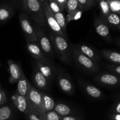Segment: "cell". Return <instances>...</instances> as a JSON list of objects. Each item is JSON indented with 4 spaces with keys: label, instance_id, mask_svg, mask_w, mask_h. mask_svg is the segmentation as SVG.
Returning <instances> with one entry per match:
<instances>
[{
    "label": "cell",
    "instance_id": "1",
    "mask_svg": "<svg viewBox=\"0 0 120 120\" xmlns=\"http://www.w3.org/2000/svg\"><path fill=\"white\" fill-rule=\"evenodd\" d=\"M49 38L51 42L52 48L56 55L63 63L70 65L72 62L70 43L68 39L57 35L52 32H49Z\"/></svg>",
    "mask_w": 120,
    "mask_h": 120
},
{
    "label": "cell",
    "instance_id": "2",
    "mask_svg": "<svg viewBox=\"0 0 120 120\" xmlns=\"http://www.w3.org/2000/svg\"><path fill=\"white\" fill-rule=\"evenodd\" d=\"M34 23L42 28L47 25L45 15L42 4L39 0H28L25 13Z\"/></svg>",
    "mask_w": 120,
    "mask_h": 120
},
{
    "label": "cell",
    "instance_id": "3",
    "mask_svg": "<svg viewBox=\"0 0 120 120\" xmlns=\"http://www.w3.org/2000/svg\"><path fill=\"white\" fill-rule=\"evenodd\" d=\"M70 46L72 59L80 68L85 71L91 73H96L100 70V66L98 63L80 52L75 45L70 43Z\"/></svg>",
    "mask_w": 120,
    "mask_h": 120
},
{
    "label": "cell",
    "instance_id": "4",
    "mask_svg": "<svg viewBox=\"0 0 120 120\" xmlns=\"http://www.w3.org/2000/svg\"><path fill=\"white\" fill-rule=\"evenodd\" d=\"M33 26L35 29L38 42L41 49L43 50L45 56L50 59L53 58V49L52 48V46L49 38L46 36L45 31L40 26L35 23H33Z\"/></svg>",
    "mask_w": 120,
    "mask_h": 120
},
{
    "label": "cell",
    "instance_id": "5",
    "mask_svg": "<svg viewBox=\"0 0 120 120\" xmlns=\"http://www.w3.org/2000/svg\"><path fill=\"white\" fill-rule=\"evenodd\" d=\"M20 25L26 42H38L33 23L30 22V18L24 12H21L19 15Z\"/></svg>",
    "mask_w": 120,
    "mask_h": 120
},
{
    "label": "cell",
    "instance_id": "6",
    "mask_svg": "<svg viewBox=\"0 0 120 120\" xmlns=\"http://www.w3.org/2000/svg\"><path fill=\"white\" fill-rule=\"evenodd\" d=\"M27 98L30 105L37 111L39 116L45 113L41 91L31 85L27 94Z\"/></svg>",
    "mask_w": 120,
    "mask_h": 120
},
{
    "label": "cell",
    "instance_id": "7",
    "mask_svg": "<svg viewBox=\"0 0 120 120\" xmlns=\"http://www.w3.org/2000/svg\"><path fill=\"white\" fill-rule=\"evenodd\" d=\"M42 4L43 10H44L46 23L49 26V28L51 29V31L52 32L55 33V34H57V35L68 39V36L62 31L60 27L59 26V25L57 23L56 18L55 17V15L50 9L48 2H43Z\"/></svg>",
    "mask_w": 120,
    "mask_h": 120
},
{
    "label": "cell",
    "instance_id": "8",
    "mask_svg": "<svg viewBox=\"0 0 120 120\" xmlns=\"http://www.w3.org/2000/svg\"><path fill=\"white\" fill-rule=\"evenodd\" d=\"M36 65L38 70L50 83L55 77L56 69L50 58L45 56L41 59L36 60Z\"/></svg>",
    "mask_w": 120,
    "mask_h": 120
},
{
    "label": "cell",
    "instance_id": "9",
    "mask_svg": "<svg viewBox=\"0 0 120 120\" xmlns=\"http://www.w3.org/2000/svg\"><path fill=\"white\" fill-rule=\"evenodd\" d=\"M65 9L68 14L66 16L68 23L79 19L84 12L77 0H68Z\"/></svg>",
    "mask_w": 120,
    "mask_h": 120
},
{
    "label": "cell",
    "instance_id": "10",
    "mask_svg": "<svg viewBox=\"0 0 120 120\" xmlns=\"http://www.w3.org/2000/svg\"><path fill=\"white\" fill-rule=\"evenodd\" d=\"M93 25L96 33L100 36L109 42L112 41L109 26L105 19L99 15L94 18Z\"/></svg>",
    "mask_w": 120,
    "mask_h": 120
},
{
    "label": "cell",
    "instance_id": "11",
    "mask_svg": "<svg viewBox=\"0 0 120 120\" xmlns=\"http://www.w3.org/2000/svg\"><path fill=\"white\" fill-rule=\"evenodd\" d=\"M94 80L105 86H120V76L114 73H102L97 75L94 78Z\"/></svg>",
    "mask_w": 120,
    "mask_h": 120
},
{
    "label": "cell",
    "instance_id": "12",
    "mask_svg": "<svg viewBox=\"0 0 120 120\" xmlns=\"http://www.w3.org/2000/svg\"><path fill=\"white\" fill-rule=\"evenodd\" d=\"M33 79L35 85L36 86L38 90L46 91L49 89L50 82L42 75L37 68L34 69Z\"/></svg>",
    "mask_w": 120,
    "mask_h": 120
},
{
    "label": "cell",
    "instance_id": "13",
    "mask_svg": "<svg viewBox=\"0 0 120 120\" xmlns=\"http://www.w3.org/2000/svg\"><path fill=\"white\" fill-rule=\"evenodd\" d=\"M15 14V8L11 2L0 4V23L8 22Z\"/></svg>",
    "mask_w": 120,
    "mask_h": 120
},
{
    "label": "cell",
    "instance_id": "14",
    "mask_svg": "<svg viewBox=\"0 0 120 120\" xmlns=\"http://www.w3.org/2000/svg\"><path fill=\"white\" fill-rule=\"evenodd\" d=\"M8 71L9 73V83L14 84L16 83L20 78L22 67L18 63L12 60L8 61Z\"/></svg>",
    "mask_w": 120,
    "mask_h": 120
},
{
    "label": "cell",
    "instance_id": "15",
    "mask_svg": "<svg viewBox=\"0 0 120 120\" xmlns=\"http://www.w3.org/2000/svg\"><path fill=\"white\" fill-rule=\"evenodd\" d=\"M11 99L14 104L18 109L19 111L22 113H24L25 115L26 114L30 106V104L29 103L27 97L21 96L16 93L12 96Z\"/></svg>",
    "mask_w": 120,
    "mask_h": 120
},
{
    "label": "cell",
    "instance_id": "16",
    "mask_svg": "<svg viewBox=\"0 0 120 120\" xmlns=\"http://www.w3.org/2000/svg\"><path fill=\"white\" fill-rule=\"evenodd\" d=\"M57 82L60 89L67 94H73L75 91V87L72 82L64 75L57 73Z\"/></svg>",
    "mask_w": 120,
    "mask_h": 120
},
{
    "label": "cell",
    "instance_id": "17",
    "mask_svg": "<svg viewBox=\"0 0 120 120\" xmlns=\"http://www.w3.org/2000/svg\"><path fill=\"white\" fill-rule=\"evenodd\" d=\"M76 48H77V50L83 54L84 55L86 56L90 59L93 60L94 62H97L98 63L100 61V56L97 53V52L94 50L91 47L84 45L83 43H80V44L75 45Z\"/></svg>",
    "mask_w": 120,
    "mask_h": 120
},
{
    "label": "cell",
    "instance_id": "18",
    "mask_svg": "<svg viewBox=\"0 0 120 120\" xmlns=\"http://www.w3.org/2000/svg\"><path fill=\"white\" fill-rule=\"evenodd\" d=\"M26 46L28 52L36 60L41 59L45 56L38 42H26Z\"/></svg>",
    "mask_w": 120,
    "mask_h": 120
},
{
    "label": "cell",
    "instance_id": "19",
    "mask_svg": "<svg viewBox=\"0 0 120 120\" xmlns=\"http://www.w3.org/2000/svg\"><path fill=\"white\" fill-rule=\"evenodd\" d=\"M30 86L31 84L27 79L23 70L22 69L20 78L17 82V93L21 96L27 97V94Z\"/></svg>",
    "mask_w": 120,
    "mask_h": 120
},
{
    "label": "cell",
    "instance_id": "20",
    "mask_svg": "<svg viewBox=\"0 0 120 120\" xmlns=\"http://www.w3.org/2000/svg\"><path fill=\"white\" fill-rule=\"evenodd\" d=\"M101 54L104 58L112 62L114 64L120 65V53L117 52L110 50H103Z\"/></svg>",
    "mask_w": 120,
    "mask_h": 120
},
{
    "label": "cell",
    "instance_id": "21",
    "mask_svg": "<svg viewBox=\"0 0 120 120\" xmlns=\"http://www.w3.org/2000/svg\"><path fill=\"white\" fill-rule=\"evenodd\" d=\"M84 90L87 95L94 98H100L103 96V93L97 87L91 84H84Z\"/></svg>",
    "mask_w": 120,
    "mask_h": 120
},
{
    "label": "cell",
    "instance_id": "22",
    "mask_svg": "<svg viewBox=\"0 0 120 120\" xmlns=\"http://www.w3.org/2000/svg\"><path fill=\"white\" fill-rule=\"evenodd\" d=\"M108 25L110 26L120 32V16L114 13L111 12L105 18Z\"/></svg>",
    "mask_w": 120,
    "mask_h": 120
},
{
    "label": "cell",
    "instance_id": "23",
    "mask_svg": "<svg viewBox=\"0 0 120 120\" xmlns=\"http://www.w3.org/2000/svg\"><path fill=\"white\" fill-rule=\"evenodd\" d=\"M42 99H43V106L44 112H46L53 110L55 104H56L53 99L51 97L43 92H42Z\"/></svg>",
    "mask_w": 120,
    "mask_h": 120
},
{
    "label": "cell",
    "instance_id": "24",
    "mask_svg": "<svg viewBox=\"0 0 120 120\" xmlns=\"http://www.w3.org/2000/svg\"><path fill=\"white\" fill-rule=\"evenodd\" d=\"M53 110L62 117L70 116L72 112L71 108L66 104L63 103H57L55 104Z\"/></svg>",
    "mask_w": 120,
    "mask_h": 120
},
{
    "label": "cell",
    "instance_id": "25",
    "mask_svg": "<svg viewBox=\"0 0 120 120\" xmlns=\"http://www.w3.org/2000/svg\"><path fill=\"white\" fill-rule=\"evenodd\" d=\"M54 15H55V17L56 18V21H57L59 26L60 27L61 29L67 36V24H68V22H67L65 15L63 14L62 12L56 13V14H54Z\"/></svg>",
    "mask_w": 120,
    "mask_h": 120
},
{
    "label": "cell",
    "instance_id": "26",
    "mask_svg": "<svg viewBox=\"0 0 120 120\" xmlns=\"http://www.w3.org/2000/svg\"><path fill=\"white\" fill-rule=\"evenodd\" d=\"M13 116V110L9 105L0 107V120H10Z\"/></svg>",
    "mask_w": 120,
    "mask_h": 120
},
{
    "label": "cell",
    "instance_id": "27",
    "mask_svg": "<svg viewBox=\"0 0 120 120\" xmlns=\"http://www.w3.org/2000/svg\"><path fill=\"white\" fill-rule=\"evenodd\" d=\"M97 4L99 5L100 9V16L105 19L107 16L111 12L110 9L109 4L106 0H99Z\"/></svg>",
    "mask_w": 120,
    "mask_h": 120
},
{
    "label": "cell",
    "instance_id": "28",
    "mask_svg": "<svg viewBox=\"0 0 120 120\" xmlns=\"http://www.w3.org/2000/svg\"><path fill=\"white\" fill-rule=\"evenodd\" d=\"M41 120H62V116L59 115L54 110L48 111L40 116Z\"/></svg>",
    "mask_w": 120,
    "mask_h": 120
},
{
    "label": "cell",
    "instance_id": "29",
    "mask_svg": "<svg viewBox=\"0 0 120 120\" xmlns=\"http://www.w3.org/2000/svg\"><path fill=\"white\" fill-rule=\"evenodd\" d=\"M111 12L120 16V1L119 0H106Z\"/></svg>",
    "mask_w": 120,
    "mask_h": 120
},
{
    "label": "cell",
    "instance_id": "30",
    "mask_svg": "<svg viewBox=\"0 0 120 120\" xmlns=\"http://www.w3.org/2000/svg\"><path fill=\"white\" fill-rule=\"evenodd\" d=\"M11 3L14 8H19L22 11V12L26 13L27 9L28 0H11Z\"/></svg>",
    "mask_w": 120,
    "mask_h": 120
},
{
    "label": "cell",
    "instance_id": "31",
    "mask_svg": "<svg viewBox=\"0 0 120 120\" xmlns=\"http://www.w3.org/2000/svg\"><path fill=\"white\" fill-rule=\"evenodd\" d=\"M79 4L83 8L84 11L90 10L93 7L96 5V3L91 0H77Z\"/></svg>",
    "mask_w": 120,
    "mask_h": 120
},
{
    "label": "cell",
    "instance_id": "32",
    "mask_svg": "<svg viewBox=\"0 0 120 120\" xmlns=\"http://www.w3.org/2000/svg\"><path fill=\"white\" fill-rule=\"evenodd\" d=\"M25 116H27L29 120H41L39 114L37 111L33 109L32 107L30 105L28 112Z\"/></svg>",
    "mask_w": 120,
    "mask_h": 120
},
{
    "label": "cell",
    "instance_id": "33",
    "mask_svg": "<svg viewBox=\"0 0 120 120\" xmlns=\"http://www.w3.org/2000/svg\"><path fill=\"white\" fill-rule=\"evenodd\" d=\"M48 3L53 14H56L59 12H63L56 0H48Z\"/></svg>",
    "mask_w": 120,
    "mask_h": 120
},
{
    "label": "cell",
    "instance_id": "34",
    "mask_svg": "<svg viewBox=\"0 0 120 120\" xmlns=\"http://www.w3.org/2000/svg\"><path fill=\"white\" fill-rule=\"evenodd\" d=\"M107 68L114 74L120 76V65L110 64V65L107 66Z\"/></svg>",
    "mask_w": 120,
    "mask_h": 120
},
{
    "label": "cell",
    "instance_id": "35",
    "mask_svg": "<svg viewBox=\"0 0 120 120\" xmlns=\"http://www.w3.org/2000/svg\"><path fill=\"white\" fill-rule=\"evenodd\" d=\"M7 101V96L3 89L0 87V105H2Z\"/></svg>",
    "mask_w": 120,
    "mask_h": 120
},
{
    "label": "cell",
    "instance_id": "36",
    "mask_svg": "<svg viewBox=\"0 0 120 120\" xmlns=\"http://www.w3.org/2000/svg\"><path fill=\"white\" fill-rule=\"evenodd\" d=\"M113 113L120 114V100L118 101L112 108Z\"/></svg>",
    "mask_w": 120,
    "mask_h": 120
},
{
    "label": "cell",
    "instance_id": "37",
    "mask_svg": "<svg viewBox=\"0 0 120 120\" xmlns=\"http://www.w3.org/2000/svg\"><path fill=\"white\" fill-rule=\"evenodd\" d=\"M56 1L57 2V4L59 5L62 11H63V10L65 9L66 4V2L68 1V0H56Z\"/></svg>",
    "mask_w": 120,
    "mask_h": 120
},
{
    "label": "cell",
    "instance_id": "38",
    "mask_svg": "<svg viewBox=\"0 0 120 120\" xmlns=\"http://www.w3.org/2000/svg\"><path fill=\"white\" fill-rule=\"evenodd\" d=\"M110 120H120V114H112L110 117Z\"/></svg>",
    "mask_w": 120,
    "mask_h": 120
},
{
    "label": "cell",
    "instance_id": "39",
    "mask_svg": "<svg viewBox=\"0 0 120 120\" xmlns=\"http://www.w3.org/2000/svg\"><path fill=\"white\" fill-rule=\"evenodd\" d=\"M62 120H80L79 118L77 117H73L71 116H64L62 117Z\"/></svg>",
    "mask_w": 120,
    "mask_h": 120
},
{
    "label": "cell",
    "instance_id": "40",
    "mask_svg": "<svg viewBox=\"0 0 120 120\" xmlns=\"http://www.w3.org/2000/svg\"><path fill=\"white\" fill-rule=\"evenodd\" d=\"M116 43H117V44L118 45V46L120 48V39H118L117 40V42H116Z\"/></svg>",
    "mask_w": 120,
    "mask_h": 120
},
{
    "label": "cell",
    "instance_id": "41",
    "mask_svg": "<svg viewBox=\"0 0 120 120\" xmlns=\"http://www.w3.org/2000/svg\"><path fill=\"white\" fill-rule=\"evenodd\" d=\"M41 3H43V2H48V0H39Z\"/></svg>",
    "mask_w": 120,
    "mask_h": 120
},
{
    "label": "cell",
    "instance_id": "42",
    "mask_svg": "<svg viewBox=\"0 0 120 120\" xmlns=\"http://www.w3.org/2000/svg\"><path fill=\"white\" fill-rule=\"evenodd\" d=\"M91 1H93V2H94L95 3H97V2H98V1H99V0H91Z\"/></svg>",
    "mask_w": 120,
    "mask_h": 120
},
{
    "label": "cell",
    "instance_id": "43",
    "mask_svg": "<svg viewBox=\"0 0 120 120\" xmlns=\"http://www.w3.org/2000/svg\"><path fill=\"white\" fill-rule=\"evenodd\" d=\"M2 1H9V0H2Z\"/></svg>",
    "mask_w": 120,
    "mask_h": 120
},
{
    "label": "cell",
    "instance_id": "44",
    "mask_svg": "<svg viewBox=\"0 0 120 120\" xmlns=\"http://www.w3.org/2000/svg\"><path fill=\"white\" fill-rule=\"evenodd\" d=\"M1 63H0V67H1Z\"/></svg>",
    "mask_w": 120,
    "mask_h": 120
},
{
    "label": "cell",
    "instance_id": "45",
    "mask_svg": "<svg viewBox=\"0 0 120 120\" xmlns=\"http://www.w3.org/2000/svg\"><path fill=\"white\" fill-rule=\"evenodd\" d=\"M119 1H120V0H119Z\"/></svg>",
    "mask_w": 120,
    "mask_h": 120
}]
</instances>
